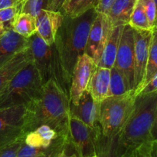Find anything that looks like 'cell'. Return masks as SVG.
<instances>
[{
  "mask_svg": "<svg viewBox=\"0 0 157 157\" xmlns=\"http://www.w3.org/2000/svg\"><path fill=\"white\" fill-rule=\"evenodd\" d=\"M114 1L115 0H100L99 4H98V7L95 9V11L98 13L107 15L109 9L111 7V6L114 2Z\"/></svg>",
  "mask_w": 157,
  "mask_h": 157,
  "instance_id": "cell-32",
  "label": "cell"
},
{
  "mask_svg": "<svg viewBox=\"0 0 157 157\" xmlns=\"http://www.w3.org/2000/svg\"><path fill=\"white\" fill-rule=\"evenodd\" d=\"M59 157H78V155L76 153H72V154H68L67 153V147L66 149H64V150L61 151V153H60Z\"/></svg>",
  "mask_w": 157,
  "mask_h": 157,
  "instance_id": "cell-36",
  "label": "cell"
},
{
  "mask_svg": "<svg viewBox=\"0 0 157 157\" xmlns=\"http://www.w3.org/2000/svg\"><path fill=\"white\" fill-rule=\"evenodd\" d=\"M156 110L157 93L136 96L131 114L117 136L118 144L124 151L153 140L151 130Z\"/></svg>",
  "mask_w": 157,
  "mask_h": 157,
  "instance_id": "cell-3",
  "label": "cell"
},
{
  "mask_svg": "<svg viewBox=\"0 0 157 157\" xmlns=\"http://www.w3.org/2000/svg\"><path fill=\"white\" fill-rule=\"evenodd\" d=\"M110 80V69L98 66L90 78L87 90L94 102L99 105L104 100L108 98Z\"/></svg>",
  "mask_w": 157,
  "mask_h": 157,
  "instance_id": "cell-17",
  "label": "cell"
},
{
  "mask_svg": "<svg viewBox=\"0 0 157 157\" xmlns=\"http://www.w3.org/2000/svg\"><path fill=\"white\" fill-rule=\"evenodd\" d=\"M25 136V134L24 133L10 144L0 148V157H17L18 151L24 143Z\"/></svg>",
  "mask_w": 157,
  "mask_h": 157,
  "instance_id": "cell-29",
  "label": "cell"
},
{
  "mask_svg": "<svg viewBox=\"0 0 157 157\" xmlns=\"http://www.w3.org/2000/svg\"><path fill=\"white\" fill-rule=\"evenodd\" d=\"M21 6V3L17 6H14V7L0 9V23L5 26L6 30L12 29V23L17 15L20 13Z\"/></svg>",
  "mask_w": 157,
  "mask_h": 157,
  "instance_id": "cell-28",
  "label": "cell"
},
{
  "mask_svg": "<svg viewBox=\"0 0 157 157\" xmlns=\"http://www.w3.org/2000/svg\"><path fill=\"white\" fill-rule=\"evenodd\" d=\"M124 26L120 25L113 27L111 33L102 52L101 60L98 64V67H106L109 69L113 67Z\"/></svg>",
  "mask_w": 157,
  "mask_h": 157,
  "instance_id": "cell-19",
  "label": "cell"
},
{
  "mask_svg": "<svg viewBox=\"0 0 157 157\" xmlns=\"http://www.w3.org/2000/svg\"><path fill=\"white\" fill-rule=\"evenodd\" d=\"M66 0H52V11H59L61 9V6Z\"/></svg>",
  "mask_w": 157,
  "mask_h": 157,
  "instance_id": "cell-34",
  "label": "cell"
},
{
  "mask_svg": "<svg viewBox=\"0 0 157 157\" xmlns=\"http://www.w3.org/2000/svg\"><path fill=\"white\" fill-rule=\"evenodd\" d=\"M31 62H32V56L29 48L17 54L0 67V97L15 75Z\"/></svg>",
  "mask_w": 157,
  "mask_h": 157,
  "instance_id": "cell-16",
  "label": "cell"
},
{
  "mask_svg": "<svg viewBox=\"0 0 157 157\" xmlns=\"http://www.w3.org/2000/svg\"><path fill=\"white\" fill-rule=\"evenodd\" d=\"M112 26L108 17L104 14L98 13L89 32L85 52L98 65L109 36Z\"/></svg>",
  "mask_w": 157,
  "mask_h": 157,
  "instance_id": "cell-10",
  "label": "cell"
},
{
  "mask_svg": "<svg viewBox=\"0 0 157 157\" xmlns=\"http://www.w3.org/2000/svg\"><path fill=\"white\" fill-rule=\"evenodd\" d=\"M136 1L137 0H115L106 15L113 27L129 24Z\"/></svg>",
  "mask_w": 157,
  "mask_h": 157,
  "instance_id": "cell-18",
  "label": "cell"
},
{
  "mask_svg": "<svg viewBox=\"0 0 157 157\" xmlns=\"http://www.w3.org/2000/svg\"><path fill=\"white\" fill-rule=\"evenodd\" d=\"M123 150L117 142V136L107 138L102 135L98 147V157H122Z\"/></svg>",
  "mask_w": 157,
  "mask_h": 157,
  "instance_id": "cell-24",
  "label": "cell"
},
{
  "mask_svg": "<svg viewBox=\"0 0 157 157\" xmlns=\"http://www.w3.org/2000/svg\"><path fill=\"white\" fill-rule=\"evenodd\" d=\"M150 93H157V72L143 87L139 94H145Z\"/></svg>",
  "mask_w": 157,
  "mask_h": 157,
  "instance_id": "cell-31",
  "label": "cell"
},
{
  "mask_svg": "<svg viewBox=\"0 0 157 157\" xmlns=\"http://www.w3.org/2000/svg\"><path fill=\"white\" fill-rule=\"evenodd\" d=\"M151 137L153 140H157V110L156 113V117H155L153 128H152L151 130Z\"/></svg>",
  "mask_w": 157,
  "mask_h": 157,
  "instance_id": "cell-35",
  "label": "cell"
},
{
  "mask_svg": "<svg viewBox=\"0 0 157 157\" xmlns=\"http://www.w3.org/2000/svg\"><path fill=\"white\" fill-rule=\"evenodd\" d=\"M134 32V95L140 90L145 78L149 50L152 38V30H138Z\"/></svg>",
  "mask_w": 157,
  "mask_h": 157,
  "instance_id": "cell-12",
  "label": "cell"
},
{
  "mask_svg": "<svg viewBox=\"0 0 157 157\" xmlns=\"http://www.w3.org/2000/svg\"><path fill=\"white\" fill-rule=\"evenodd\" d=\"M25 113V105L0 108V148L24 134L22 125Z\"/></svg>",
  "mask_w": 157,
  "mask_h": 157,
  "instance_id": "cell-9",
  "label": "cell"
},
{
  "mask_svg": "<svg viewBox=\"0 0 157 157\" xmlns=\"http://www.w3.org/2000/svg\"><path fill=\"white\" fill-rule=\"evenodd\" d=\"M99 2L100 0H66L59 11L64 17L76 18L96 9Z\"/></svg>",
  "mask_w": 157,
  "mask_h": 157,
  "instance_id": "cell-20",
  "label": "cell"
},
{
  "mask_svg": "<svg viewBox=\"0 0 157 157\" xmlns=\"http://www.w3.org/2000/svg\"><path fill=\"white\" fill-rule=\"evenodd\" d=\"M52 3V0H23L20 12L36 17L42 9L51 10Z\"/></svg>",
  "mask_w": 157,
  "mask_h": 157,
  "instance_id": "cell-27",
  "label": "cell"
},
{
  "mask_svg": "<svg viewBox=\"0 0 157 157\" xmlns=\"http://www.w3.org/2000/svg\"><path fill=\"white\" fill-rule=\"evenodd\" d=\"M155 28H157V15H156V27Z\"/></svg>",
  "mask_w": 157,
  "mask_h": 157,
  "instance_id": "cell-39",
  "label": "cell"
},
{
  "mask_svg": "<svg viewBox=\"0 0 157 157\" xmlns=\"http://www.w3.org/2000/svg\"><path fill=\"white\" fill-rule=\"evenodd\" d=\"M156 141V148H157V140H155Z\"/></svg>",
  "mask_w": 157,
  "mask_h": 157,
  "instance_id": "cell-41",
  "label": "cell"
},
{
  "mask_svg": "<svg viewBox=\"0 0 157 157\" xmlns=\"http://www.w3.org/2000/svg\"><path fill=\"white\" fill-rule=\"evenodd\" d=\"M157 72V28H154L152 30V38L150 42V50H149L148 60H147V68H146L145 78L144 83L140 87V90L138 92L137 95L142 90L143 87L147 84L152 77ZM136 95V96H137Z\"/></svg>",
  "mask_w": 157,
  "mask_h": 157,
  "instance_id": "cell-23",
  "label": "cell"
},
{
  "mask_svg": "<svg viewBox=\"0 0 157 157\" xmlns=\"http://www.w3.org/2000/svg\"><path fill=\"white\" fill-rule=\"evenodd\" d=\"M23 0H0V9L17 6L22 2Z\"/></svg>",
  "mask_w": 157,
  "mask_h": 157,
  "instance_id": "cell-33",
  "label": "cell"
},
{
  "mask_svg": "<svg viewBox=\"0 0 157 157\" xmlns=\"http://www.w3.org/2000/svg\"><path fill=\"white\" fill-rule=\"evenodd\" d=\"M87 157H98V156H87Z\"/></svg>",
  "mask_w": 157,
  "mask_h": 157,
  "instance_id": "cell-40",
  "label": "cell"
},
{
  "mask_svg": "<svg viewBox=\"0 0 157 157\" xmlns=\"http://www.w3.org/2000/svg\"><path fill=\"white\" fill-rule=\"evenodd\" d=\"M132 91L130 89L127 79L124 74L113 66L110 68V87L108 97L120 96Z\"/></svg>",
  "mask_w": 157,
  "mask_h": 157,
  "instance_id": "cell-22",
  "label": "cell"
},
{
  "mask_svg": "<svg viewBox=\"0 0 157 157\" xmlns=\"http://www.w3.org/2000/svg\"><path fill=\"white\" fill-rule=\"evenodd\" d=\"M98 65L87 54H83L77 61L72 71L69 99L71 104L77 105L81 95L87 90L89 81Z\"/></svg>",
  "mask_w": 157,
  "mask_h": 157,
  "instance_id": "cell-11",
  "label": "cell"
},
{
  "mask_svg": "<svg viewBox=\"0 0 157 157\" xmlns=\"http://www.w3.org/2000/svg\"><path fill=\"white\" fill-rule=\"evenodd\" d=\"M155 2V4H156V9H157V0H154Z\"/></svg>",
  "mask_w": 157,
  "mask_h": 157,
  "instance_id": "cell-38",
  "label": "cell"
},
{
  "mask_svg": "<svg viewBox=\"0 0 157 157\" xmlns=\"http://www.w3.org/2000/svg\"><path fill=\"white\" fill-rule=\"evenodd\" d=\"M129 25L133 29H138V30H153L149 23L148 18L146 15L142 3L140 0L136 1L134 9L130 16Z\"/></svg>",
  "mask_w": 157,
  "mask_h": 157,
  "instance_id": "cell-25",
  "label": "cell"
},
{
  "mask_svg": "<svg viewBox=\"0 0 157 157\" xmlns=\"http://www.w3.org/2000/svg\"><path fill=\"white\" fill-rule=\"evenodd\" d=\"M97 15L95 9H91L76 18L64 16L62 24L57 32L55 45L69 87L75 64L85 52L89 32Z\"/></svg>",
  "mask_w": 157,
  "mask_h": 157,
  "instance_id": "cell-2",
  "label": "cell"
},
{
  "mask_svg": "<svg viewBox=\"0 0 157 157\" xmlns=\"http://www.w3.org/2000/svg\"><path fill=\"white\" fill-rule=\"evenodd\" d=\"M136 96L130 91L120 96L108 97L100 105V125L103 136L115 138L119 135L133 110Z\"/></svg>",
  "mask_w": 157,
  "mask_h": 157,
  "instance_id": "cell-6",
  "label": "cell"
},
{
  "mask_svg": "<svg viewBox=\"0 0 157 157\" xmlns=\"http://www.w3.org/2000/svg\"><path fill=\"white\" fill-rule=\"evenodd\" d=\"M122 157H157L156 141L150 140L132 150H123Z\"/></svg>",
  "mask_w": 157,
  "mask_h": 157,
  "instance_id": "cell-26",
  "label": "cell"
},
{
  "mask_svg": "<svg viewBox=\"0 0 157 157\" xmlns=\"http://www.w3.org/2000/svg\"><path fill=\"white\" fill-rule=\"evenodd\" d=\"M29 38L32 63L38 71L43 84L49 79H53L67 94H69L70 87L64 78L55 43L48 45L37 32Z\"/></svg>",
  "mask_w": 157,
  "mask_h": 157,
  "instance_id": "cell-4",
  "label": "cell"
},
{
  "mask_svg": "<svg viewBox=\"0 0 157 157\" xmlns=\"http://www.w3.org/2000/svg\"><path fill=\"white\" fill-rule=\"evenodd\" d=\"M70 99L53 79L43 84L36 98L26 105L22 131L25 134L48 125L61 136H68Z\"/></svg>",
  "mask_w": 157,
  "mask_h": 157,
  "instance_id": "cell-1",
  "label": "cell"
},
{
  "mask_svg": "<svg viewBox=\"0 0 157 157\" xmlns=\"http://www.w3.org/2000/svg\"><path fill=\"white\" fill-rule=\"evenodd\" d=\"M101 127H91L70 113L68 136L71 147L78 157L98 156V147L102 136Z\"/></svg>",
  "mask_w": 157,
  "mask_h": 157,
  "instance_id": "cell-7",
  "label": "cell"
},
{
  "mask_svg": "<svg viewBox=\"0 0 157 157\" xmlns=\"http://www.w3.org/2000/svg\"><path fill=\"white\" fill-rule=\"evenodd\" d=\"M6 31V29L5 28V26L3 25L2 24H1V23H0V35H2V34L4 33Z\"/></svg>",
  "mask_w": 157,
  "mask_h": 157,
  "instance_id": "cell-37",
  "label": "cell"
},
{
  "mask_svg": "<svg viewBox=\"0 0 157 157\" xmlns=\"http://www.w3.org/2000/svg\"><path fill=\"white\" fill-rule=\"evenodd\" d=\"M114 67L124 75L130 89H134V32L129 24L124 26ZM134 93V92H133Z\"/></svg>",
  "mask_w": 157,
  "mask_h": 157,
  "instance_id": "cell-8",
  "label": "cell"
},
{
  "mask_svg": "<svg viewBox=\"0 0 157 157\" xmlns=\"http://www.w3.org/2000/svg\"><path fill=\"white\" fill-rule=\"evenodd\" d=\"M43 83L33 63L20 70L15 75L0 97V108L27 105L41 90Z\"/></svg>",
  "mask_w": 157,
  "mask_h": 157,
  "instance_id": "cell-5",
  "label": "cell"
},
{
  "mask_svg": "<svg viewBox=\"0 0 157 157\" xmlns=\"http://www.w3.org/2000/svg\"><path fill=\"white\" fill-rule=\"evenodd\" d=\"M29 38H25L12 29L0 35V67L14 56L29 48Z\"/></svg>",
  "mask_w": 157,
  "mask_h": 157,
  "instance_id": "cell-14",
  "label": "cell"
},
{
  "mask_svg": "<svg viewBox=\"0 0 157 157\" xmlns=\"http://www.w3.org/2000/svg\"><path fill=\"white\" fill-rule=\"evenodd\" d=\"M140 1L142 3L150 26L152 29H154L156 27L157 15V9L154 0H140Z\"/></svg>",
  "mask_w": 157,
  "mask_h": 157,
  "instance_id": "cell-30",
  "label": "cell"
},
{
  "mask_svg": "<svg viewBox=\"0 0 157 157\" xmlns=\"http://www.w3.org/2000/svg\"><path fill=\"white\" fill-rule=\"evenodd\" d=\"M12 29L25 38H30L36 33V18L26 13H18L12 23Z\"/></svg>",
  "mask_w": 157,
  "mask_h": 157,
  "instance_id": "cell-21",
  "label": "cell"
},
{
  "mask_svg": "<svg viewBox=\"0 0 157 157\" xmlns=\"http://www.w3.org/2000/svg\"><path fill=\"white\" fill-rule=\"evenodd\" d=\"M70 113L90 127H101L100 105L94 102L87 90H84L77 105L70 103Z\"/></svg>",
  "mask_w": 157,
  "mask_h": 157,
  "instance_id": "cell-15",
  "label": "cell"
},
{
  "mask_svg": "<svg viewBox=\"0 0 157 157\" xmlns=\"http://www.w3.org/2000/svg\"><path fill=\"white\" fill-rule=\"evenodd\" d=\"M35 18L37 34L45 41L46 44L48 45L53 44L57 32L64 20V15L60 11L42 9Z\"/></svg>",
  "mask_w": 157,
  "mask_h": 157,
  "instance_id": "cell-13",
  "label": "cell"
}]
</instances>
